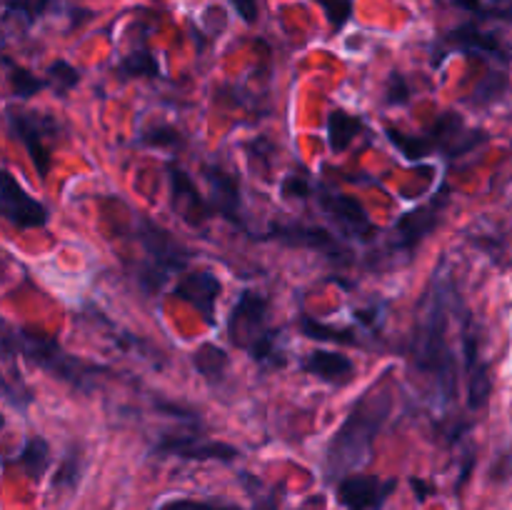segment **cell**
<instances>
[{
    "instance_id": "22",
    "label": "cell",
    "mask_w": 512,
    "mask_h": 510,
    "mask_svg": "<svg viewBox=\"0 0 512 510\" xmlns=\"http://www.w3.org/2000/svg\"><path fill=\"white\" fill-rule=\"evenodd\" d=\"M300 333L310 340H323V343H358V338H355V333L350 328H333V325L310 318V315H303V318H300Z\"/></svg>"
},
{
    "instance_id": "27",
    "label": "cell",
    "mask_w": 512,
    "mask_h": 510,
    "mask_svg": "<svg viewBox=\"0 0 512 510\" xmlns=\"http://www.w3.org/2000/svg\"><path fill=\"white\" fill-rule=\"evenodd\" d=\"M80 83V73L65 60H55L48 68V85H53V90L58 95H65L68 90H73Z\"/></svg>"
},
{
    "instance_id": "18",
    "label": "cell",
    "mask_w": 512,
    "mask_h": 510,
    "mask_svg": "<svg viewBox=\"0 0 512 510\" xmlns=\"http://www.w3.org/2000/svg\"><path fill=\"white\" fill-rule=\"evenodd\" d=\"M448 40L455 45V48L463 50V53L495 55V58L505 55L503 45H500L490 33H483V30H480L475 23H465V25H460V28L450 30Z\"/></svg>"
},
{
    "instance_id": "5",
    "label": "cell",
    "mask_w": 512,
    "mask_h": 510,
    "mask_svg": "<svg viewBox=\"0 0 512 510\" xmlns=\"http://www.w3.org/2000/svg\"><path fill=\"white\" fill-rule=\"evenodd\" d=\"M138 243L148 253V263L138 268V283L148 295L158 293L170 275L183 273L193 258V253L170 230L160 228L145 215L138 218Z\"/></svg>"
},
{
    "instance_id": "12",
    "label": "cell",
    "mask_w": 512,
    "mask_h": 510,
    "mask_svg": "<svg viewBox=\"0 0 512 510\" xmlns=\"http://www.w3.org/2000/svg\"><path fill=\"white\" fill-rule=\"evenodd\" d=\"M203 175L210 185V205L218 215H223L235 228H245L243 220V195L240 183L223 165H203Z\"/></svg>"
},
{
    "instance_id": "25",
    "label": "cell",
    "mask_w": 512,
    "mask_h": 510,
    "mask_svg": "<svg viewBox=\"0 0 512 510\" xmlns=\"http://www.w3.org/2000/svg\"><path fill=\"white\" fill-rule=\"evenodd\" d=\"M385 135H388L390 143L405 155V158H425V155L433 153L435 143L428 138H418V135H408L403 130H395V128H385Z\"/></svg>"
},
{
    "instance_id": "6",
    "label": "cell",
    "mask_w": 512,
    "mask_h": 510,
    "mask_svg": "<svg viewBox=\"0 0 512 510\" xmlns=\"http://www.w3.org/2000/svg\"><path fill=\"white\" fill-rule=\"evenodd\" d=\"M8 125L10 130H13L15 138L25 145V150H28L30 160H33L40 178H48V170H50L48 138L58 130V123H55L53 118H48V115L8 108Z\"/></svg>"
},
{
    "instance_id": "10",
    "label": "cell",
    "mask_w": 512,
    "mask_h": 510,
    "mask_svg": "<svg viewBox=\"0 0 512 510\" xmlns=\"http://www.w3.org/2000/svg\"><path fill=\"white\" fill-rule=\"evenodd\" d=\"M460 350H463V368L465 375H468V408L480 410L488 405L493 383H490L488 363H485L483 350H480V335L470 328L468 320L463 325V345H460Z\"/></svg>"
},
{
    "instance_id": "33",
    "label": "cell",
    "mask_w": 512,
    "mask_h": 510,
    "mask_svg": "<svg viewBox=\"0 0 512 510\" xmlns=\"http://www.w3.org/2000/svg\"><path fill=\"white\" fill-rule=\"evenodd\" d=\"M280 190H283L285 198H308V195H313V185L305 175H288L280 183Z\"/></svg>"
},
{
    "instance_id": "19",
    "label": "cell",
    "mask_w": 512,
    "mask_h": 510,
    "mask_svg": "<svg viewBox=\"0 0 512 510\" xmlns=\"http://www.w3.org/2000/svg\"><path fill=\"white\" fill-rule=\"evenodd\" d=\"M193 368L208 380L210 385H218L220 380L228 375L230 370V358L223 348L213 343H203L198 350L193 353Z\"/></svg>"
},
{
    "instance_id": "35",
    "label": "cell",
    "mask_w": 512,
    "mask_h": 510,
    "mask_svg": "<svg viewBox=\"0 0 512 510\" xmlns=\"http://www.w3.org/2000/svg\"><path fill=\"white\" fill-rule=\"evenodd\" d=\"M230 3H233L235 13L248 25H253L258 20V0H230Z\"/></svg>"
},
{
    "instance_id": "34",
    "label": "cell",
    "mask_w": 512,
    "mask_h": 510,
    "mask_svg": "<svg viewBox=\"0 0 512 510\" xmlns=\"http://www.w3.org/2000/svg\"><path fill=\"white\" fill-rule=\"evenodd\" d=\"M160 510H238L233 505H213L205 503V500H190V498H178L168 500V503L160 505Z\"/></svg>"
},
{
    "instance_id": "11",
    "label": "cell",
    "mask_w": 512,
    "mask_h": 510,
    "mask_svg": "<svg viewBox=\"0 0 512 510\" xmlns=\"http://www.w3.org/2000/svg\"><path fill=\"white\" fill-rule=\"evenodd\" d=\"M155 453L178 455V458L185 460H223V463H233V460H238L240 450L235 445L223 443V440L200 438V435H165L155 445Z\"/></svg>"
},
{
    "instance_id": "16",
    "label": "cell",
    "mask_w": 512,
    "mask_h": 510,
    "mask_svg": "<svg viewBox=\"0 0 512 510\" xmlns=\"http://www.w3.org/2000/svg\"><path fill=\"white\" fill-rule=\"evenodd\" d=\"M445 198H435L430 205H423V208H415L410 213H405L403 218L395 223V245L400 250H415L420 240L428 233H433L435 225L440 220V208H443Z\"/></svg>"
},
{
    "instance_id": "32",
    "label": "cell",
    "mask_w": 512,
    "mask_h": 510,
    "mask_svg": "<svg viewBox=\"0 0 512 510\" xmlns=\"http://www.w3.org/2000/svg\"><path fill=\"white\" fill-rule=\"evenodd\" d=\"M318 3L325 8L328 20L333 23L335 30L343 28L350 20V15H353V3H350V0H318Z\"/></svg>"
},
{
    "instance_id": "28",
    "label": "cell",
    "mask_w": 512,
    "mask_h": 510,
    "mask_svg": "<svg viewBox=\"0 0 512 510\" xmlns=\"http://www.w3.org/2000/svg\"><path fill=\"white\" fill-rule=\"evenodd\" d=\"M50 0H8L5 3V15H15L18 20H23L25 25H33L40 15L48 10Z\"/></svg>"
},
{
    "instance_id": "23",
    "label": "cell",
    "mask_w": 512,
    "mask_h": 510,
    "mask_svg": "<svg viewBox=\"0 0 512 510\" xmlns=\"http://www.w3.org/2000/svg\"><path fill=\"white\" fill-rule=\"evenodd\" d=\"M118 73L123 75V78H140V75H145V78H158L160 65H158V60H155V55L150 53V50L143 48V50H133L130 55H125L118 65Z\"/></svg>"
},
{
    "instance_id": "21",
    "label": "cell",
    "mask_w": 512,
    "mask_h": 510,
    "mask_svg": "<svg viewBox=\"0 0 512 510\" xmlns=\"http://www.w3.org/2000/svg\"><path fill=\"white\" fill-rule=\"evenodd\" d=\"M365 128L363 120L358 115H350L348 110H333L328 118V140L330 148L335 153H343L350 143L355 140V135Z\"/></svg>"
},
{
    "instance_id": "31",
    "label": "cell",
    "mask_w": 512,
    "mask_h": 510,
    "mask_svg": "<svg viewBox=\"0 0 512 510\" xmlns=\"http://www.w3.org/2000/svg\"><path fill=\"white\" fill-rule=\"evenodd\" d=\"M410 100V85L405 75L393 73L385 83V103L388 105H405Z\"/></svg>"
},
{
    "instance_id": "20",
    "label": "cell",
    "mask_w": 512,
    "mask_h": 510,
    "mask_svg": "<svg viewBox=\"0 0 512 510\" xmlns=\"http://www.w3.org/2000/svg\"><path fill=\"white\" fill-rule=\"evenodd\" d=\"M18 465L23 468V473L28 478L38 480L43 478L45 470L50 465V445L45 438H38V435H30V438L23 440L18 453Z\"/></svg>"
},
{
    "instance_id": "2",
    "label": "cell",
    "mask_w": 512,
    "mask_h": 510,
    "mask_svg": "<svg viewBox=\"0 0 512 510\" xmlns=\"http://www.w3.org/2000/svg\"><path fill=\"white\" fill-rule=\"evenodd\" d=\"M443 288L445 280H440V293L430 295L423 315L418 318V328L410 340V360H413V368L435 385L440 400L450 403L458 393V358L448 340Z\"/></svg>"
},
{
    "instance_id": "15",
    "label": "cell",
    "mask_w": 512,
    "mask_h": 510,
    "mask_svg": "<svg viewBox=\"0 0 512 510\" xmlns=\"http://www.w3.org/2000/svg\"><path fill=\"white\" fill-rule=\"evenodd\" d=\"M168 175H170V188H173V205L180 210L185 220L195 228H200L203 223H208L213 218V205L208 200L200 198L198 188L190 180V175L185 170L175 168V165H168Z\"/></svg>"
},
{
    "instance_id": "37",
    "label": "cell",
    "mask_w": 512,
    "mask_h": 510,
    "mask_svg": "<svg viewBox=\"0 0 512 510\" xmlns=\"http://www.w3.org/2000/svg\"><path fill=\"white\" fill-rule=\"evenodd\" d=\"M453 3L460 5L463 10H470V13H478V15L488 13V8H485L483 0H453Z\"/></svg>"
},
{
    "instance_id": "1",
    "label": "cell",
    "mask_w": 512,
    "mask_h": 510,
    "mask_svg": "<svg viewBox=\"0 0 512 510\" xmlns=\"http://www.w3.org/2000/svg\"><path fill=\"white\" fill-rule=\"evenodd\" d=\"M393 413V395L375 385L350 408L335 435L330 438L323 458V473L328 480H343L363 468L373 455L375 438L383 430L385 420Z\"/></svg>"
},
{
    "instance_id": "30",
    "label": "cell",
    "mask_w": 512,
    "mask_h": 510,
    "mask_svg": "<svg viewBox=\"0 0 512 510\" xmlns=\"http://www.w3.org/2000/svg\"><path fill=\"white\" fill-rule=\"evenodd\" d=\"M143 143L153 145V148H178V145H183V135L168 125H158L153 130H145Z\"/></svg>"
},
{
    "instance_id": "17",
    "label": "cell",
    "mask_w": 512,
    "mask_h": 510,
    "mask_svg": "<svg viewBox=\"0 0 512 510\" xmlns=\"http://www.w3.org/2000/svg\"><path fill=\"white\" fill-rule=\"evenodd\" d=\"M300 370L330 385H348L355 378L353 360L335 350H313L300 360Z\"/></svg>"
},
{
    "instance_id": "29",
    "label": "cell",
    "mask_w": 512,
    "mask_h": 510,
    "mask_svg": "<svg viewBox=\"0 0 512 510\" xmlns=\"http://www.w3.org/2000/svg\"><path fill=\"white\" fill-rule=\"evenodd\" d=\"M505 88H508V80H505V75L490 73L488 78L478 85V90H475L473 103H480V105L493 103V100L500 98V93H503Z\"/></svg>"
},
{
    "instance_id": "14",
    "label": "cell",
    "mask_w": 512,
    "mask_h": 510,
    "mask_svg": "<svg viewBox=\"0 0 512 510\" xmlns=\"http://www.w3.org/2000/svg\"><path fill=\"white\" fill-rule=\"evenodd\" d=\"M220 293H223V283H220L218 275H213L210 270L185 273L173 290L175 298L193 305L208 325H215V305H218Z\"/></svg>"
},
{
    "instance_id": "3",
    "label": "cell",
    "mask_w": 512,
    "mask_h": 510,
    "mask_svg": "<svg viewBox=\"0 0 512 510\" xmlns=\"http://www.w3.org/2000/svg\"><path fill=\"white\" fill-rule=\"evenodd\" d=\"M3 348H15L18 355L28 358L30 363L38 365L40 370L50 373L53 378L63 380V383L73 385V388L90 393L95 388V378L103 373L105 368L93 363H85V360L75 358L73 353L63 348L55 338L43 333H35V330H10L5 328L3 335Z\"/></svg>"
},
{
    "instance_id": "26",
    "label": "cell",
    "mask_w": 512,
    "mask_h": 510,
    "mask_svg": "<svg viewBox=\"0 0 512 510\" xmlns=\"http://www.w3.org/2000/svg\"><path fill=\"white\" fill-rule=\"evenodd\" d=\"M5 65H8V73H10L8 78H10V85H13L15 98H33L35 93H40V90L48 85V80L38 78V75L20 68V65H13L10 60H5Z\"/></svg>"
},
{
    "instance_id": "7",
    "label": "cell",
    "mask_w": 512,
    "mask_h": 510,
    "mask_svg": "<svg viewBox=\"0 0 512 510\" xmlns=\"http://www.w3.org/2000/svg\"><path fill=\"white\" fill-rule=\"evenodd\" d=\"M263 240H278L288 248H305L335 260V263H350V250L343 243L335 240L330 230L320 225H303V223H278L270 225L268 233L260 235Z\"/></svg>"
},
{
    "instance_id": "9",
    "label": "cell",
    "mask_w": 512,
    "mask_h": 510,
    "mask_svg": "<svg viewBox=\"0 0 512 510\" xmlns=\"http://www.w3.org/2000/svg\"><path fill=\"white\" fill-rule=\"evenodd\" d=\"M318 205L325 210V215H328L335 225H340V230H343L345 235H350V238L373 240L375 233H378L373 220L368 218L365 208L360 205V200L353 198V195L318 190Z\"/></svg>"
},
{
    "instance_id": "13",
    "label": "cell",
    "mask_w": 512,
    "mask_h": 510,
    "mask_svg": "<svg viewBox=\"0 0 512 510\" xmlns=\"http://www.w3.org/2000/svg\"><path fill=\"white\" fill-rule=\"evenodd\" d=\"M395 490V480H380L375 475H345L338 480V500L348 510H378Z\"/></svg>"
},
{
    "instance_id": "4",
    "label": "cell",
    "mask_w": 512,
    "mask_h": 510,
    "mask_svg": "<svg viewBox=\"0 0 512 510\" xmlns=\"http://www.w3.org/2000/svg\"><path fill=\"white\" fill-rule=\"evenodd\" d=\"M268 298L255 290H243L228 318V333L238 348L253 355L260 368H280L285 363L278 330L268 325Z\"/></svg>"
},
{
    "instance_id": "36",
    "label": "cell",
    "mask_w": 512,
    "mask_h": 510,
    "mask_svg": "<svg viewBox=\"0 0 512 510\" xmlns=\"http://www.w3.org/2000/svg\"><path fill=\"white\" fill-rule=\"evenodd\" d=\"M512 475V443L510 448H505L503 453L498 455V463L493 468V478L495 480H508Z\"/></svg>"
},
{
    "instance_id": "8",
    "label": "cell",
    "mask_w": 512,
    "mask_h": 510,
    "mask_svg": "<svg viewBox=\"0 0 512 510\" xmlns=\"http://www.w3.org/2000/svg\"><path fill=\"white\" fill-rule=\"evenodd\" d=\"M0 213L20 230L43 228L50 220L48 208L35 200L8 170L3 173V188H0Z\"/></svg>"
},
{
    "instance_id": "24",
    "label": "cell",
    "mask_w": 512,
    "mask_h": 510,
    "mask_svg": "<svg viewBox=\"0 0 512 510\" xmlns=\"http://www.w3.org/2000/svg\"><path fill=\"white\" fill-rule=\"evenodd\" d=\"M80 473H83V450L78 445H70L63 455L58 473H55L53 485L58 490H73L80 483Z\"/></svg>"
}]
</instances>
